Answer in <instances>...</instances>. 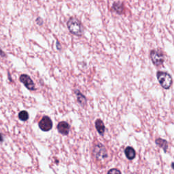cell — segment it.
Here are the masks:
<instances>
[{
  "label": "cell",
  "mask_w": 174,
  "mask_h": 174,
  "mask_svg": "<svg viewBox=\"0 0 174 174\" xmlns=\"http://www.w3.org/2000/svg\"><path fill=\"white\" fill-rule=\"evenodd\" d=\"M150 57L152 63L156 66L162 65L165 61V56L162 52L152 50L150 53Z\"/></svg>",
  "instance_id": "4"
},
{
  "label": "cell",
  "mask_w": 174,
  "mask_h": 174,
  "mask_svg": "<svg viewBox=\"0 0 174 174\" xmlns=\"http://www.w3.org/2000/svg\"><path fill=\"white\" fill-rule=\"evenodd\" d=\"M125 154L127 158L129 160H133L136 156V152L135 150H134V148H133L132 147L129 146L127 147L125 150Z\"/></svg>",
  "instance_id": "10"
},
{
  "label": "cell",
  "mask_w": 174,
  "mask_h": 174,
  "mask_svg": "<svg viewBox=\"0 0 174 174\" xmlns=\"http://www.w3.org/2000/svg\"><path fill=\"white\" fill-rule=\"evenodd\" d=\"M93 155L98 160H102L107 157V152L105 147L102 144L98 143L93 148Z\"/></svg>",
  "instance_id": "3"
},
{
  "label": "cell",
  "mask_w": 174,
  "mask_h": 174,
  "mask_svg": "<svg viewBox=\"0 0 174 174\" xmlns=\"http://www.w3.org/2000/svg\"><path fill=\"white\" fill-rule=\"evenodd\" d=\"M18 119L22 121H27L29 119V113L25 110L20 112L18 114Z\"/></svg>",
  "instance_id": "13"
},
{
  "label": "cell",
  "mask_w": 174,
  "mask_h": 174,
  "mask_svg": "<svg viewBox=\"0 0 174 174\" xmlns=\"http://www.w3.org/2000/svg\"><path fill=\"white\" fill-rule=\"evenodd\" d=\"M39 127L43 131H49L53 128V121L51 119L47 116H44L39 122Z\"/></svg>",
  "instance_id": "5"
},
{
  "label": "cell",
  "mask_w": 174,
  "mask_h": 174,
  "mask_svg": "<svg viewBox=\"0 0 174 174\" xmlns=\"http://www.w3.org/2000/svg\"><path fill=\"white\" fill-rule=\"evenodd\" d=\"M36 22H37V23L39 25H43V20L40 17L37 18Z\"/></svg>",
  "instance_id": "15"
},
{
  "label": "cell",
  "mask_w": 174,
  "mask_h": 174,
  "mask_svg": "<svg viewBox=\"0 0 174 174\" xmlns=\"http://www.w3.org/2000/svg\"><path fill=\"white\" fill-rule=\"evenodd\" d=\"M171 167H172V168L174 169V163H172V165H171Z\"/></svg>",
  "instance_id": "19"
},
{
  "label": "cell",
  "mask_w": 174,
  "mask_h": 174,
  "mask_svg": "<svg viewBox=\"0 0 174 174\" xmlns=\"http://www.w3.org/2000/svg\"><path fill=\"white\" fill-rule=\"evenodd\" d=\"M75 94L76 95V97H77V101L78 102L80 103V105H82V107H84L86 105V97L84 96L83 94H82L81 92L78 90L75 91Z\"/></svg>",
  "instance_id": "9"
},
{
  "label": "cell",
  "mask_w": 174,
  "mask_h": 174,
  "mask_svg": "<svg viewBox=\"0 0 174 174\" xmlns=\"http://www.w3.org/2000/svg\"><path fill=\"white\" fill-rule=\"evenodd\" d=\"M4 141V138L2 136V135L0 133V142H2Z\"/></svg>",
  "instance_id": "18"
},
{
  "label": "cell",
  "mask_w": 174,
  "mask_h": 174,
  "mask_svg": "<svg viewBox=\"0 0 174 174\" xmlns=\"http://www.w3.org/2000/svg\"><path fill=\"white\" fill-rule=\"evenodd\" d=\"M155 143H156V144L158 145L160 148H163L165 152H167V149H168V143H167V140H163L162 138H158L155 140Z\"/></svg>",
  "instance_id": "11"
},
{
  "label": "cell",
  "mask_w": 174,
  "mask_h": 174,
  "mask_svg": "<svg viewBox=\"0 0 174 174\" xmlns=\"http://www.w3.org/2000/svg\"><path fill=\"white\" fill-rule=\"evenodd\" d=\"M112 8H113V10H114L117 14H121L123 12V10H124L123 5L121 3V2H118V3L114 4Z\"/></svg>",
  "instance_id": "12"
},
{
  "label": "cell",
  "mask_w": 174,
  "mask_h": 174,
  "mask_svg": "<svg viewBox=\"0 0 174 174\" xmlns=\"http://www.w3.org/2000/svg\"><path fill=\"white\" fill-rule=\"evenodd\" d=\"M156 77L159 83L165 89H169L173 84V79L171 76L166 72L159 71L156 73Z\"/></svg>",
  "instance_id": "2"
},
{
  "label": "cell",
  "mask_w": 174,
  "mask_h": 174,
  "mask_svg": "<svg viewBox=\"0 0 174 174\" xmlns=\"http://www.w3.org/2000/svg\"><path fill=\"white\" fill-rule=\"evenodd\" d=\"M67 26L69 32L74 36H81L83 34V26L80 20L76 18H70L67 22Z\"/></svg>",
  "instance_id": "1"
},
{
  "label": "cell",
  "mask_w": 174,
  "mask_h": 174,
  "mask_svg": "<svg viewBox=\"0 0 174 174\" xmlns=\"http://www.w3.org/2000/svg\"><path fill=\"white\" fill-rule=\"evenodd\" d=\"M0 55H1L2 57H6V53H4V52L2 51V50L1 48H0Z\"/></svg>",
  "instance_id": "16"
},
{
  "label": "cell",
  "mask_w": 174,
  "mask_h": 174,
  "mask_svg": "<svg viewBox=\"0 0 174 174\" xmlns=\"http://www.w3.org/2000/svg\"><path fill=\"white\" fill-rule=\"evenodd\" d=\"M20 82L22 83L27 88L29 91H35L36 90V86L34 81H33L30 76H29L27 74H22L19 78Z\"/></svg>",
  "instance_id": "6"
},
{
  "label": "cell",
  "mask_w": 174,
  "mask_h": 174,
  "mask_svg": "<svg viewBox=\"0 0 174 174\" xmlns=\"http://www.w3.org/2000/svg\"><path fill=\"white\" fill-rule=\"evenodd\" d=\"M57 48L59 51H61V44H60V43L58 42V41L57 42Z\"/></svg>",
  "instance_id": "17"
},
{
  "label": "cell",
  "mask_w": 174,
  "mask_h": 174,
  "mask_svg": "<svg viewBox=\"0 0 174 174\" xmlns=\"http://www.w3.org/2000/svg\"><path fill=\"white\" fill-rule=\"evenodd\" d=\"M57 130L59 133L63 135H67L70 130V125L67 122L61 121L58 124Z\"/></svg>",
  "instance_id": "7"
},
{
  "label": "cell",
  "mask_w": 174,
  "mask_h": 174,
  "mask_svg": "<svg viewBox=\"0 0 174 174\" xmlns=\"http://www.w3.org/2000/svg\"><path fill=\"white\" fill-rule=\"evenodd\" d=\"M108 173H121V171L119 170L118 169H110V170L108 171V172H107Z\"/></svg>",
  "instance_id": "14"
},
{
  "label": "cell",
  "mask_w": 174,
  "mask_h": 174,
  "mask_svg": "<svg viewBox=\"0 0 174 174\" xmlns=\"http://www.w3.org/2000/svg\"><path fill=\"white\" fill-rule=\"evenodd\" d=\"M95 125L97 132L100 135H103L105 131V127L104 123H103V122L102 121V120L99 119H97L95 123Z\"/></svg>",
  "instance_id": "8"
}]
</instances>
